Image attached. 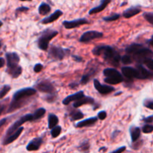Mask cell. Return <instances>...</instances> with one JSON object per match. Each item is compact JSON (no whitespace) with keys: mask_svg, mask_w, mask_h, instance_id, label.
I'll list each match as a JSON object with an SVG mask.
<instances>
[{"mask_svg":"<svg viewBox=\"0 0 153 153\" xmlns=\"http://www.w3.org/2000/svg\"><path fill=\"white\" fill-rule=\"evenodd\" d=\"M37 91L33 88H25L14 93L12 101L7 109V113H11L26 104L27 99L35 95Z\"/></svg>","mask_w":153,"mask_h":153,"instance_id":"cell-1","label":"cell"},{"mask_svg":"<svg viewBox=\"0 0 153 153\" xmlns=\"http://www.w3.org/2000/svg\"><path fill=\"white\" fill-rule=\"evenodd\" d=\"M93 54L96 56H102L106 61L114 66H118L120 61V55L110 46H97L93 49Z\"/></svg>","mask_w":153,"mask_h":153,"instance_id":"cell-2","label":"cell"},{"mask_svg":"<svg viewBox=\"0 0 153 153\" xmlns=\"http://www.w3.org/2000/svg\"><path fill=\"white\" fill-rule=\"evenodd\" d=\"M126 52L128 55H131L135 61L142 64L145 59L152 58V52L151 49L144 47L141 44H131L126 48Z\"/></svg>","mask_w":153,"mask_h":153,"instance_id":"cell-3","label":"cell"},{"mask_svg":"<svg viewBox=\"0 0 153 153\" xmlns=\"http://www.w3.org/2000/svg\"><path fill=\"white\" fill-rule=\"evenodd\" d=\"M58 32L53 29H46L41 34L37 40V46L43 51L47 50L50 40L58 35Z\"/></svg>","mask_w":153,"mask_h":153,"instance_id":"cell-4","label":"cell"},{"mask_svg":"<svg viewBox=\"0 0 153 153\" xmlns=\"http://www.w3.org/2000/svg\"><path fill=\"white\" fill-rule=\"evenodd\" d=\"M70 49L58 46H52L49 50V57L52 60L60 61L70 55Z\"/></svg>","mask_w":153,"mask_h":153,"instance_id":"cell-5","label":"cell"},{"mask_svg":"<svg viewBox=\"0 0 153 153\" xmlns=\"http://www.w3.org/2000/svg\"><path fill=\"white\" fill-rule=\"evenodd\" d=\"M28 121H32V114H27L19 118V120H17L13 125L10 126L8 128V129L7 130L6 137L10 135V134H11L13 131H16L17 128H19L20 126H22V125H23L25 123L28 122Z\"/></svg>","mask_w":153,"mask_h":153,"instance_id":"cell-6","label":"cell"},{"mask_svg":"<svg viewBox=\"0 0 153 153\" xmlns=\"http://www.w3.org/2000/svg\"><path fill=\"white\" fill-rule=\"evenodd\" d=\"M36 89L42 93L48 94H55V88L52 83L49 81L43 80L40 81L35 85Z\"/></svg>","mask_w":153,"mask_h":153,"instance_id":"cell-7","label":"cell"},{"mask_svg":"<svg viewBox=\"0 0 153 153\" xmlns=\"http://www.w3.org/2000/svg\"><path fill=\"white\" fill-rule=\"evenodd\" d=\"M6 61H7V70L6 72L15 68L19 65L20 61L19 56L16 52H7L5 54Z\"/></svg>","mask_w":153,"mask_h":153,"instance_id":"cell-8","label":"cell"},{"mask_svg":"<svg viewBox=\"0 0 153 153\" xmlns=\"http://www.w3.org/2000/svg\"><path fill=\"white\" fill-rule=\"evenodd\" d=\"M103 37V34L102 32L97 31H88L84 33L82 36H81L80 42L82 43H87V42H90L95 39L101 38Z\"/></svg>","mask_w":153,"mask_h":153,"instance_id":"cell-9","label":"cell"},{"mask_svg":"<svg viewBox=\"0 0 153 153\" xmlns=\"http://www.w3.org/2000/svg\"><path fill=\"white\" fill-rule=\"evenodd\" d=\"M89 22L85 18H80V19H73V20H65L63 22V25L67 29H72V28H78V27L81 26L82 25H85V24H88Z\"/></svg>","mask_w":153,"mask_h":153,"instance_id":"cell-10","label":"cell"},{"mask_svg":"<svg viewBox=\"0 0 153 153\" xmlns=\"http://www.w3.org/2000/svg\"><path fill=\"white\" fill-rule=\"evenodd\" d=\"M94 84L96 90L101 94H110V93L114 91L115 90L114 88H113V87L111 86L102 85L97 79H94Z\"/></svg>","mask_w":153,"mask_h":153,"instance_id":"cell-11","label":"cell"},{"mask_svg":"<svg viewBox=\"0 0 153 153\" xmlns=\"http://www.w3.org/2000/svg\"><path fill=\"white\" fill-rule=\"evenodd\" d=\"M122 73L125 77L127 79H138V71L137 69H134L133 67H124L122 68Z\"/></svg>","mask_w":153,"mask_h":153,"instance_id":"cell-12","label":"cell"},{"mask_svg":"<svg viewBox=\"0 0 153 153\" xmlns=\"http://www.w3.org/2000/svg\"><path fill=\"white\" fill-rule=\"evenodd\" d=\"M23 129H24L23 127L20 126L19 128H17L16 131H13L11 134L7 136V137H6V138L3 140V144L7 145V144H10V143H13L14 140H16V139L19 137V135H20L21 133L22 132Z\"/></svg>","mask_w":153,"mask_h":153,"instance_id":"cell-13","label":"cell"},{"mask_svg":"<svg viewBox=\"0 0 153 153\" xmlns=\"http://www.w3.org/2000/svg\"><path fill=\"white\" fill-rule=\"evenodd\" d=\"M137 70L139 74L138 79H150L152 78V72L146 70L142 64L137 65Z\"/></svg>","mask_w":153,"mask_h":153,"instance_id":"cell-14","label":"cell"},{"mask_svg":"<svg viewBox=\"0 0 153 153\" xmlns=\"http://www.w3.org/2000/svg\"><path fill=\"white\" fill-rule=\"evenodd\" d=\"M42 143H43V140H42L41 137H36V138L32 139L30 141V143L27 145L26 149L30 152L38 150L41 146Z\"/></svg>","mask_w":153,"mask_h":153,"instance_id":"cell-15","label":"cell"},{"mask_svg":"<svg viewBox=\"0 0 153 153\" xmlns=\"http://www.w3.org/2000/svg\"><path fill=\"white\" fill-rule=\"evenodd\" d=\"M63 12L61 10H56L52 14H51L50 16H47V17H45L44 19H43L41 20L42 24H49L52 23V22H55V20H57L58 19H59L61 17V16H62Z\"/></svg>","mask_w":153,"mask_h":153,"instance_id":"cell-16","label":"cell"},{"mask_svg":"<svg viewBox=\"0 0 153 153\" xmlns=\"http://www.w3.org/2000/svg\"><path fill=\"white\" fill-rule=\"evenodd\" d=\"M84 96H85V94H84L83 91H79V92L76 93V94H73V95H70L67 97H66V98L63 100L62 103L64 105H69L70 102H75L76 101V100H79V99L82 98Z\"/></svg>","mask_w":153,"mask_h":153,"instance_id":"cell-17","label":"cell"},{"mask_svg":"<svg viewBox=\"0 0 153 153\" xmlns=\"http://www.w3.org/2000/svg\"><path fill=\"white\" fill-rule=\"evenodd\" d=\"M94 103V99L92 98V97H85L84 96L82 98L79 99V100H76V101L74 102L73 103V107L74 108H79L80 106L84 105L86 104H91L93 105Z\"/></svg>","mask_w":153,"mask_h":153,"instance_id":"cell-18","label":"cell"},{"mask_svg":"<svg viewBox=\"0 0 153 153\" xmlns=\"http://www.w3.org/2000/svg\"><path fill=\"white\" fill-rule=\"evenodd\" d=\"M111 1V0H101V2H100V4H99L97 7H94V8L91 9L89 11V14H95V13H100V12L102 11L108 5L109 3Z\"/></svg>","mask_w":153,"mask_h":153,"instance_id":"cell-19","label":"cell"},{"mask_svg":"<svg viewBox=\"0 0 153 153\" xmlns=\"http://www.w3.org/2000/svg\"><path fill=\"white\" fill-rule=\"evenodd\" d=\"M98 120V118L96 117H93L88 118V119L85 120L80 121L76 124V126L77 128H82V127H86V126H91L94 125L96 123Z\"/></svg>","mask_w":153,"mask_h":153,"instance_id":"cell-20","label":"cell"},{"mask_svg":"<svg viewBox=\"0 0 153 153\" xmlns=\"http://www.w3.org/2000/svg\"><path fill=\"white\" fill-rule=\"evenodd\" d=\"M140 11H141V10H140V8H139V7H131L126 9V10L123 12V16L125 18H131L132 17V16L140 13Z\"/></svg>","mask_w":153,"mask_h":153,"instance_id":"cell-21","label":"cell"},{"mask_svg":"<svg viewBox=\"0 0 153 153\" xmlns=\"http://www.w3.org/2000/svg\"><path fill=\"white\" fill-rule=\"evenodd\" d=\"M140 128L139 127L137 126H131L129 128V132L130 134H131V140H132L133 143L137 141L139 138H140Z\"/></svg>","mask_w":153,"mask_h":153,"instance_id":"cell-22","label":"cell"},{"mask_svg":"<svg viewBox=\"0 0 153 153\" xmlns=\"http://www.w3.org/2000/svg\"><path fill=\"white\" fill-rule=\"evenodd\" d=\"M103 74L105 77H113V78H123L122 75L117 70L113 68H107L103 70Z\"/></svg>","mask_w":153,"mask_h":153,"instance_id":"cell-23","label":"cell"},{"mask_svg":"<svg viewBox=\"0 0 153 153\" xmlns=\"http://www.w3.org/2000/svg\"><path fill=\"white\" fill-rule=\"evenodd\" d=\"M51 10V7L49 4H48L47 3L43 2L40 4V5L38 7V12L40 15L42 16H44V15L48 14V13L50 12Z\"/></svg>","mask_w":153,"mask_h":153,"instance_id":"cell-24","label":"cell"},{"mask_svg":"<svg viewBox=\"0 0 153 153\" xmlns=\"http://www.w3.org/2000/svg\"><path fill=\"white\" fill-rule=\"evenodd\" d=\"M58 117L55 114H50L49 115V117H48V127L49 128H52L53 127H55V126L58 125Z\"/></svg>","mask_w":153,"mask_h":153,"instance_id":"cell-25","label":"cell"},{"mask_svg":"<svg viewBox=\"0 0 153 153\" xmlns=\"http://www.w3.org/2000/svg\"><path fill=\"white\" fill-rule=\"evenodd\" d=\"M22 72V67H21L19 65H18L17 67L12 69V70H9V71H7V73H8L9 75H10V76H12V78L16 79V78H18L19 76H20Z\"/></svg>","mask_w":153,"mask_h":153,"instance_id":"cell-26","label":"cell"},{"mask_svg":"<svg viewBox=\"0 0 153 153\" xmlns=\"http://www.w3.org/2000/svg\"><path fill=\"white\" fill-rule=\"evenodd\" d=\"M45 114H46V109L43 108H40L37 110H36L34 114H32V121L40 119L42 117L44 116Z\"/></svg>","mask_w":153,"mask_h":153,"instance_id":"cell-27","label":"cell"},{"mask_svg":"<svg viewBox=\"0 0 153 153\" xmlns=\"http://www.w3.org/2000/svg\"><path fill=\"white\" fill-rule=\"evenodd\" d=\"M84 114L82 113L81 111L79 110H76L73 111L71 114H70V119L71 120L75 121V120H79L82 119L84 117Z\"/></svg>","mask_w":153,"mask_h":153,"instance_id":"cell-28","label":"cell"},{"mask_svg":"<svg viewBox=\"0 0 153 153\" xmlns=\"http://www.w3.org/2000/svg\"><path fill=\"white\" fill-rule=\"evenodd\" d=\"M105 82L109 85H117L120 84L123 81V78H113V77H106L105 79Z\"/></svg>","mask_w":153,"mask_h":153,"instance_id":"cell-29","label":"cell"},{"mask_svg":"<svg viewBox=\"0 0 153 153\" xmlns=\"http://www.w3.org/2000/svg\"><path fill=\"white\" fill-rule=\"evenodd\" d=\"M94 75V70L89 72V73H88L87 74H85L83 76H82V79H81L80 83L82 84V85H86L87 83H88V82H89L90 79H91V77H92Z\"/></svg>","mask_w":153,"mask_h":153,"instance_id":"cell-30","label":"cell"},{"mask_svg":"<svg viewBox=\"0 0 153 153\" xmlns=\"http://www.w3.org/2000/svg\"><path fill=\"white\" fill-rule=\"evenodd\" d=\"M10 91V85H5L4 86L1 87L0 88V100L2 98H4L6 95H7V93Z\"/></svg>","mask_w":153,"mask_h":153,"instance_id":"cell-31","label":"cell"},{"mask_svg":"<svg viewBox=\"0 0 153 153\" xmlns=\"http://www.w3.org/2000/svg\"><path fill=\"white\" fill-rule=\"evenodd\" d=\"M61 132V127L60 126H55V127H53L52 128H51V135L52 137H57L60 135Z\"/></svg>","mask_w":153,"mask_h":153,"instance_id":"cell-32","label":"cell"},{"mask_svg":"<svg viewBox=\"0 0 153 153\" xmlns=\"http://www.w3.org/2000/svg\"><path fill=\"white\" fill-rule=\"evenodd\" d=\"M120 61H122L123 64H130L133 61V58H131V55L127 54V55H125L123 57H121Z\"/></svg>","mask_w":153,"mask_h":153,"instance_id":"cell-33","label":"cell"},{"mask_svg":"<svg viewBox=\"0 0 153 153\" xmlns=\"http://www.w3.org/2000/svg\"><path fill=\"white\" fill-rule=\"evenodd\" d=\"M120 16V15L119 13H114V14H112L108 16H106V17H104L103 18V20L105 21V22H112V21H115L119 19Z\"/></svg>","mask_w":153,"mask_h":153,"instance_id":"cell-34","label":"cell"},{"mask_svg":"<svg viewBox=\"0 0 153 153\" xmlns=\"http://www.w3.org/2000/svg\"><path fill=\"white\" fill-rule=\"evenodd\" d=\"M143 17L148 22L152 25L153 24V13L152 12H146L143 13Z\"/></svg>","mask_w":153,"mask_h":153,"instance_id":"cell-35","label":"cell"},{"mask_svg":"<svg viewBox=\"0 0 153 153\" xmlns=\"http://www.w3.org/2000/svg\"><path fill=\"white\" fill-rule=\"evenodd\" d=\"M142 64H144L149 69V70H153V59L152 58H149L145 59L143 61Z\"/></svg>","mask_w":153,"mask_h":153,"instance_id":"cell-36","label":"cell"},{"mask_svg":"<svg viewBox=\"0 0 153 153\" xmlns=\"http://www.w3.org/2000/svg\"><path fill=\"white\" fill-rule=\"evenodd\" d=\"M142 131L145 134H149V133H152L153 131V126L151 124H146L142 128Z\"/></svg>","mask_w":153,"mask_h":153,"instance_id":"cell-37","label":"cell"},{"mask_svg":"<svg viewBox=\"0 0 153 153\" xmlns=\"http://www.w3.org/2000/svg\"><path fill=\"white\" fill-rule=\"evenodd\" d=\"M89 148H90V143L88 141L83 142V143H81L80 146H79V149L80 151H82V152H84V151H88V149H89Z\"/></svg>","mask_w":153,"mask_h":153,"instance_id":"cell-38","label":"cell"},{"mask_svg":"<svg viewBox=\"0 0 153 153\" xmlns=\"http://www.w3.org/2000/svg\"><path fill=\"white\" fill-rule=\"evenodd\" d=\"M143 105L147 108L152 110L153 109V101L152 99H148V100H145L143 102Z\"/></svg>","mask_w":153,"mask_h":153,"instance_id":"cell-39","label":"cell"},{"mask_svg":"<svg viewBox=\"0 0 153 153\" xmlns=\"http://www.w3.org/2000/svg\"><path fill=\"white\" fill-rule=\"evenodd\" d=\"M106 117H107V113L105 111H101L97 114V118L100 119V120H104Z\"/></svg>","mask_w":153,"mask_h":153,"instance_id":"cell-40","label":"cell"},{"mask_svg":"<svg viewBox=\"0 0 153 153\" xmlns=\"http://www.w3.org/2000/svg\"><path fill=\"white\" fill-rule=\"evenodd\" d=\"M43 68V66L40 63H37V64H35V66L34 67V71L35 73H40Z\"/></svg>","mask_w":153,"mask_h":153,"instance_id":"cell-41","label":"cell"},{"mask_svg":"<svg viewBox=\"0 0 153 153\" xmlns=\"http://www.w3.org/2000/svg\"><path fill=\"white\" fill-rule=\"evenodd\" d=\"M55 94H49V97H46V98H45V100H46V101H47L48 102H55V98H56V97H55Z\"/></svg>","mask_w":153,"mask_h":153,"instance_id":"cell-42","label":"cell"},{"mask_svg":"<svg viewBox=\"0 0 153 153\" xmlns=\"http://www.w3.org/2000/svg\"><path fill=\"white\" fill-rule=\"evenodd\" d=\"M143 121H144L146 123H149V124H151L152 123V121H153V116L152 115H151V116L148 117H146L143 119Z\"/></svg>","mask_w":153,"mask_h":153,"instance_id":"cell-43","label":"cell"},{"mask_svg":"<svg viewBox=\"0 0 153 153\" xmlns=\"http://www.w3.org/2000/svg\"><path fill=\"white\" fill-rule=\"evenodd\" d=\"M28 10V7H20L16 9V13H21V12L27 11Z\"/></svg>","mask_w":153,"mask_h":153,"instance_id":"cell-44","label":"cell"},{"mask_svg":"<svg viewBox=\"0 0 153 153\" xmlns=\"http://www.w3.org/2000/svg\"><path fill=\"white\" fill-rule=\"evenodd\" d=\"M126 147L125 146H121V147H120L119 149H115V150H114L112 152H117V153H120V152H124V151L126 150Z\"/></svg>","mask_w":153,"mask_h":153,"instance_id":"cell-45","label":"cell"},{"mask_svg":"<svg viewBox=\"0 0 153 153\" xmlns=\"http://www.w3.org/2000/svg\"><path fill=\"white\" fill-rule=\"evenodd\" d=\"M73 58L74 61H76V62H81V61H82V57L77 56V55H73Z\"/></svg>","mask_w":153,"mask_h":153,"instance_id":"cell-46","label":"cell"},{"mask_svg":"<svg viewBox=\"0 0 153 153\" xmlns=\"http://www.w3.org/2000/svg\"><path fill=\"white\" fill-rule=\"evenodd\" d=\"M5 64V61L3 58H0V68H2Z\"/></svg>","mask_w":153,"mask_h":153,"instance_id":"cell-47","label":"cell"},{"mask_svg":"<svg viewBox=\"0 0 153 153\" xmlns=\"http://www.w3.org/2000/svg\"><path fill=\"white\" fill-rule=\"evenodd\" d=\"M119 133H120V131H117V130H116V131H114L113 134H112V135H111L112 139H114L115 137L118 135V134H119Z\"/></svg>","mask_w":153,"mask_h":153,"instance_id":"cell-48","label":"cell"},{"mask_svg":"<svg viewBox=\"0 0 153 153\" xmlns=\"http://www.w3.org/2000/svg\"><path fill=\"white\" fill-rule=\"evenodd\" d=\"M6 121H7V119H6V118H3V119L0 120V128L4 126V124L6 123Z\"/></svg>","mask_w":153,"mask_h":153,"instance_id":"cell-49","label":"cell"},{"mask_svg":"<svg viewBox=\"0 0 153 153\" xmlns=\"http://www.w3.org/2000/svg\"><path fill=\"white\" fill-rule=\"evenodd\" d=\"M77 86H78V85H76V83L70 84V88H76V87H77Z\"/></svg>","mask_w":153,"mask_h":153,"instance_id":"cell-50","label":"cell"},{"mask_svg":"<svg viewBox=\"0 0 153 153\" xmlns=\"http://www.w3.org/2000/svg\"><path fill=\"white\" fill-rule=\"evenodd\" d=\"M106 150H107V148H106V147H102V149H100L99 151H100V152H102V151H106Z\"/></svg>","mask_w":153,"mask_h":153,"instance_id":"cell-51","label":"cell"},{"mask_svg":"<svg viewBox=\"0 0 153 153\" xmlns=\"http://www.w3.org/2000/svg\"><path fill=\"white\" fill-rule=\"evenodd\" d=\"M152 37H151L150 39H149V45H150V46H152Z\"/></svg>","mask_w":153,"mask_h":153,"instance_id":"cell-52","label":"cell"},{"mask_svg":"<svg viewBox=\"0 0 153 153\" xmlns=\"http://www.w3.org/2000/svg\"><path fill=\"white\" fill-rule=\"evenodd\" d=\"M3 110H4V107H0V114H1V112L3 111Z\"/></svg>","mask_w":153,"mask_h":153,"instance_id":"cell-53","label":"cell"},{"mask_svg":"<svg viewBox=\"0 0 153 153\" xmlns=\"http://www.w3.org/2000/svg\"><path fill=\"white\" fill-rule=\"evenodd\" d=\"M2 25H3V22H1V21H0V28H1V27L2 26Z\"/></svg>","mask_w":153,"mask_h":153,"instance_id":"cell-54","label":"cell"},{"mask_svg":"<svg viewBox=\"0 0 153 153\" xmlns=\"http://www.w3.org/2000/svg\"><path fill=\"white\" fill-rule=\"evenodd\" d=\"M22 1H31V0H20Z\"/></svg>","mask_w":153,"mask_h":153,"instance_id":"cell-55","label":"cell"},{"mask_svg":"<svg viewBox=\"0 0 153 153\" xmlns=\"http://www.w3.org/2000/svg\"><path fill=\"white\" fill-rule=\"evenodd\" d=\"M1 43H0V48H1Z\"/></svg>","mask_w":153,"mask_h":153,"instance_id":"cell-56","label":"cell"},{"mask_svg":"<svg viewBox=\"0 0 153 153\" xmlns=\"http://www.w3.org/2000/svg\"><path fill=\"white\" fill-rule=\"evenodd\" d=\"M0 107H1V105H0Z\"/></svg>","mask_w":153,"mask_h":153,"instance_id":"cell-57","label":"cell"},{"mask_svg":"<svg viewBox=\"0 0 153 153\" xmlns=\"http://www.w3.org/2000/svg\"><path fill=\"white\" fill-rule=\"evenodd\" d=\"M92 1H93V0H92Z\"/></svg>","mask_w":153,"mask_h":153,"instance_id":"cell-58","label":"cell"}]
</instances>
